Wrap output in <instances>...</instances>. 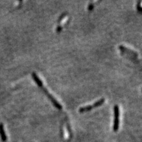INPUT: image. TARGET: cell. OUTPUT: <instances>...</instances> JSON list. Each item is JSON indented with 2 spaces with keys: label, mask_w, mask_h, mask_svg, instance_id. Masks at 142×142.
<instances>
[{
  "label": "cell",
  "mask_w": 142,
  "mask_h": 142,
  "mask_svg": "<svg viewBox=\"0 0 142 142\" xmlns=\"http://www.w3.org/2000/svg\"><path fill=\"white\" fill-rule=\"evenodd\" d=\"M31 76H32V78H33V79H34V82L36 83V84H37L39 87H40L41 88L43 87V82H42V80L39 78V77L37 76V74H36V73H34V72H33V73H32Z\"/></svg>",
  "instance_id": "3"
},
{
  "label": "cell",
  "mask_w": 142,
  "mask_h": 142,
  "mask_svg": "<svg viewBox=\"0 0 142 142\" xmlns=\"http://www.w3.org/2000/svg\"><path fill=\"white\" fill-rule=\"evenodd\" d=\"M119 124H120L119 118H114V124H113V130L114 131H117L119 128Z\"/></svg>",
  "instance_id": "7"
},
{
  "label": "cell",
  "mask_w": 142,
  "mask_h": 142,
  "mask_svg": "<svg viewBox=\"0 0 142 142\" xmlns=\"http://www.w3.org/2000/svg\"><path fill=\"white\" fill-rule=\"evenodd\" d=\"M93 108V105H87V106L81 107V108L79 109V113H84V112H87V111H90Z\"/></svg>",
  "instance_id": "5"
},
{
  "label": "cell",
  "mask_w": 142,
  "mask_h": 142,
  "mask_svg": "<svg viewBox=\"0 0 142 142\" xmlns=\"http://www.w3.org/2000/svg\"><path fill=\"white\" fill-rule=\"evenodd\" d=\"M94 7V6L93 4H91H91H89L88 7V9L89 11H92V10H93Z\"/></svg>",
  "instance_id": "10"
},
{
  "label": "cell",
  "mask_w": 142,
  "mask_h": 142,
  "mask_svg": "<svg viewBox=\"0 0 142 142\" xmlns=\"http://www.w3.org/2000/svg\"><path fill=\"white\" fill-rule=\"evenodd\" d=\"M119 49H120L121 52L128 54V55H131L135 57H136V56H138V53H137L136 52H135V51L134 50H132L128 49V48L126 47H125L124 46H123V45H120V46H119Z\"/></svg>",
  "instance_id": "2"
},
{
  "label": "cell",
  "mask_w": 142,
  "mask_h": 142,
  "mask_svg": "<svg viewBox=\"0 0 142 142\" xmlns=\"http://www.w3.org/2000/svg\"><path fill=\"white\" fill-rule=\"evenodd\" d=\"M114 118H119L120 117V110L118 105H116L114 107Z\"/></svg>",
  "instance_id": "6"
},
{
  "label": "cell",
  "mask_w": 142,
  "mask_h": 142,
  "mask_svg": "<svg viewBox=\"0 0 142 142\" xmlns=\"http://www.w3.org/2000/svg\"><path fill=\"white\" fill-rule=\"evenodd\" d=\"M62 30V27L61 26H58L56 28V31H57V32H60Z\"/></svg>",
  "instance_id": "11"
},
{
  "label": "cell",
  "mask_w": 142,
  "mask_h": 142,
  "mask_svg": "<svg viewBox=\"0 0 142 142\" xmlns=\"http://www.w3.org/2000/svg\"><path fill=\"white\" fill-rule=\"evenodd\" d=\"M140 3H141V1H139L137 4V10H138L141 13L142 12V7L141 5H140Z\"/></svg>",
  "instance_id": "9"
},
{
  "label": "cell",
  "mask_w": 142,
  "mask_h": 142,
  "mask_svg": "<svg viewBox=\"0 0 142 142\" xmlns=\"http://www.w3.org/2000/svg\"><path fill=\"white\" fill-rule=\"evenodd\" d=\"M104 102H105V99H104V98L99 99V100L97 101L96 102H95V103L93 104V108H95V107L101 106V105H102Z\"/></svg>",
  "instance_id": "8"
},
{
  "label": "cell",
  "mask_w": 142,
  "mask_h": 142,
  "mask_svg": "<svg viewBox=\"0 0 142 142\" xmlns=\"http://www.w3.org/2000/svg\"><path fill=\"white\" fill-rule=\"evenodd\" d=\"M42 88L43 89L44 91L45 92V93H46V94H47V95L48 96L49 98L50 99L51 101H52V102L53 103V105H54V106H55L56 108H58V109L61 110L62 108V105H60L59 102L58 101H57L56 99L55 98H54L53 96H52V95H51L49 93V92L47 91V90L45 88H44V87H42Z\"/></svg>",
  "instance_id": "1"
},
{
  "label": "cell",
  "mask_w": 142,
  "mask_h": 142,
  "mask_svg": "<svg viewBox=\"0 0 142 142\" xmlns=\"http://www.w3.org/2000/svg\"><path fill=\"white\" fill-rule=\"evenodd\" d=\"M0 135L1 137V140L3 142H5L7 140V136H6V134L4 129V126L2 124H0Z\"/></svg>",
  "instance_id": "4"
}]
</instances>
